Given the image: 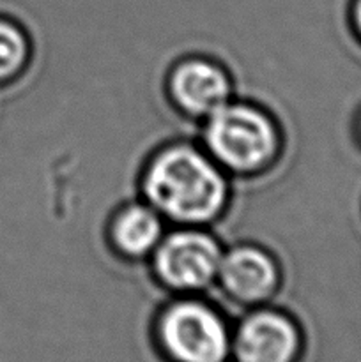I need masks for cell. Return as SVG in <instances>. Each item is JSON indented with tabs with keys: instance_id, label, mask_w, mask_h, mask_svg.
I'll return each instance as SVG.
<instances>
[{
	"instance_id": "6da1fadb",
	"label": "cell",
	"mask_w": 361,
	"mask_h": 362,
	"mask_svg": "<svg viewBox=\"0 0 361 362\" xmlns=\"http://www.w3.org/2000/svg\"><path fill=\"white\" fill-rule=\"evenodd\" d=\"M152 207L179 223H204L219 214L227 200V182L207 158L177 145L152 159L144 179Z\"/></svg>"
},
{
	"instance_id": "7a4b0ae2",
	"label": "cell",
	"mask_w": 361,
	"mask_h": 362,
	"mask_svg": "<svg viewBox=\"0 0 361 362\" xmlns=\"http://www.w3.org/2000/svg\"><path fill=\"white\" fill-rule=\"evenodd\" d=\"M205 144L234 172L260 170L278 147L276 127L268 115L246 105L222 106L207 117Z\"/></svg>"
},
{
	"instance_id": "3957f363",
	"label": "cell",
	"mask_w": 361,
	"mask_h": 362,
	"mask_svg": "<svg viewBox=\"0 0 361 362\" xmlns=\"http://www.w3.org/2000/svg\"><path fill=\"white\" fill-rule=\"evenodd\" d=\"M158 338L173 362H223L230 338L225 322L200 303H177L159 318Z\"/></svg>"
},
{
	"instance_id": "277c9868",
	"label": "cell",
	"mask_w": 361,
	"mask_h": 362,
	"mask_svg": "<svg viewBox=\"0 0 361 362\" xmlns=\"http://www.w3.org/2000/svg\"><path fill=\"white\" fill-rule=\"evenodd\" d=\"M222 250L211 235L193 230L176 232L156 251V272L170 288L200 290L218 276Z\"/></svg>"
},
{
	"instance_id": "5b68a950",
	"label": "cell",
	"mask_w": 361,
	"mask_h": 362,
	"mask_svg": "<svg viewBox=\"0 0 361 362\" xmlns=\"http://www.w3.org/2000/svg\"><path fill=\"white\" fill-rule=\"evenodd\" d=\"M301 336L287 315L257 311L241 324L234 341L237 362H294Z\"/></svg>"
},
{
	"instance_id": "8992f818",
	"label": "cell",
	"mask_w": 361,
	"mask_h": 362,
	"mask_svg": "<svg viewBox=\"0 0 361 362\" xmlns=\"http://www.w3.org/2000/svg\"><path fill=\"white\" fill-rule=\"evenodd\" d=\"M218 276L225 292L241 303L268 299L278 283L275 260L253 246L236 247L222 257Z\"/></svg>"
},
{
	"instance_id": "52a82bcc",
	"label": "cell",
	"mask_w": 361,
	"mask_h": 362,
	"mask_svg": "<svg viewBox=\"0 0 361 362\" xmlns=\"http://www.w3.org/2000/svg\"><path fill=\"white\" fill-rule=\"evenodd\" d=\"M170 87L177 105L191 115L209 117L230 98V81L225 73L200 59L180 64L172 74Z\"/></svg>"
},
{
	"instance_id": "ba28073f",
	"label": "cell",
	"mask_w": 361,
	"mask_h": 362,
	"mask_svg": "<svg viewBox=\"0 0 361 362\" xmlns=\"http://www.w3.org/2000/svg\"><path fill=\"white\" fill-rule=\"evenodd\" d=\"M161 219L152 209L131 205L113 221L112 237L120 253L140 258L154 251L161 243Z\"/></svg>"
},
{
	"instance_id": "9c48e42d",
	"label": "cell",
	"mask_w": 361,
	"mask_h": 362,
	"mask_svg": "<svg viewBox=\"0 0 361 362\" xmlns=\"http://www.w3.org/2000/svg\"><path fill=\"white\" fill-rule=\"evenodd\" d=\"M27 55L28 42L23 32L14 23L0 18V83L20 73Z\"/></svg>"
},
{
	"instance_id": "30bf717a",
	"label": "cell",
	"mask_w": 361,
	"mask_h": 362,
	"mask_svg": "<svg viewBox=\"0 0 361 362\" xmlns=\"http://www.w3.org/2000/svg\"><path fill=\"white\" fill-rule=\"evenodd\" d=\"M357 23H360V28H361V0L360 4H357Z\"/></svg>"
}]
</instances>
